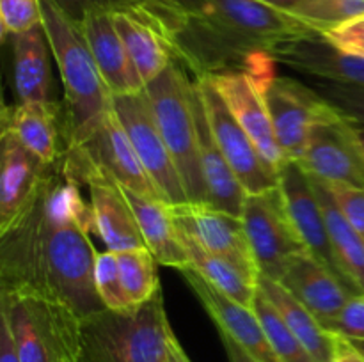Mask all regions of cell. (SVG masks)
Masks as SVG:
<instances>
[{
	"mask_svg": "<svg viewBox=\"0 0 364 362\" xmlns=\"http://www.w3.org/2000/svg\"><path fill=\"white\" fill-rule=\"evenodd\" d=\"M64 156L46 170L21 215L0 233V291H32L70 305L82 319L107 309L95 286L91 204Z\"/></svg>",
	"mask_w": 364,
	"mask_h": 362,
	"instance_id": "1",
	"label": "cell"
},
{
	"mask_svg": "<svg viewBox=\"0 0 364 362\" xmlns=\"http://www.w3.org/2000/svg\"><path fill=\"white\" fill-rule=\"evenodd\" d=\"M201 14L183 16L171 28L176 59L196 78L244 71L265 85L276 77L272 52L318 32L290 11L262 0H206Z\"/></svg>",
	"mask_w": 364,
	"mask_h": 362,
	"instance_id": "2",
	"label": "cell"
},
{
	"mask_svg": "<svg viewBox=\"0 0 364 362\" xmlns=\"http://www.w3.org/2000/svg\"><path fill=\"white\" fill-rule=\"evenodd\" d=\"M43 27L59 66L64 87V151L84 146L105 123L114 96L92 57L80 23L52 0H41Z\"/></svg>",
	"mask_w": 364,
	"mask_h": 362,
	"instance_id": "3",
	"label": "cell"
},
{
	"mask_svg": "<svg viewBox=\"0 0 364 362\" xmlns=\"http://www.w3.org/2000/svg\"><path fill=\"white\" fill-rule=\"evenodd\" d=\"M173 332L162 291L128 311H103L82 323L78 362H167Z\"/></svg>",
	"mask_w": 364,
	"mask_h": 362,
	"instance_id": "4",
	"label": "cell"
},
{
	"mask_svg": "<svg viewBox=\"0 0 364 362\" xmlns=\"http://www.w3.org/2000/svg\"><path fill=\"white\" fill-rule=\"evenodd\" d=\"M0 318L21 362H78L84 319L64 302L32 291H0Z\"/></svg>",
	"mask_w": 364,
	"mask_h": 362,
	"instance_id": "5",
	"label": "cell"
},
{
	"mask_svg": "<svg viewBox=\"0 0 364 362\" xmlns=\"http://www.w3.org/2000/svg\"><path fill=\"white\" fill-rule=\"evenodd\" d=\"M144 91L160 135L183 181L188 202L208 204L194 116V80L174 60L162 75L146 85Z\"/></svg>",
	"mask_w": 364,
	"mask_h": 362,
	"instance_id": "6",
	"label": "cell"
},
{
	"mask_svg": "<svg viewBox=\"0 0 364 362\" xmlns=\"http://www.w3.org/2000/svg\"><path fill=\"white\" fill-rule=\"evenodd\" d=\"M242 222L259 275L281 280L287 263L294 256L308 252L291 222L281 187L247 195Z\"/></svg>",
	"mask_w": 364,
	"mask_h": 362,
	"instance_id": "7",
	"label": "cell"
},
{
	"mask_svg": "<svg viewBox=\"0 0 364 362\" xmlns=\"http://www.w3.org/2000/svg\"><path fill=\"white\" fill-rule=\"evenodd\" d=\"M263 96L287 162H299L304 156L309 135L316 124L340 116L311 84L297 78L276 75L263 87Z\"/></svg>",
	"mask_w": 364,
	"mask_h": 362,
	"instance_id": "8",
	"label": "cell"
},
{
	"mask_svg": "<svg viewBox=\"0 0 364 362\" xmlns=\"http://www.w3.org/2000/svg\"><path fill=\"white\" fill-rule=\"evenodd\" d=\"M194 82L201 94L206 119L217 146L247 195L279 187V172L263 158L255 142L235 119L230 106L213 85L210 75L194 78Z\"/></svg>",
	"mask_w": 364,
	"mask_h": 362,
	"instance_id": "9",
	"label": "cell"
},
{
	"mask_svg": "<svg viewBox=\"0 0 364 362\" xmlns=\"http://www.w3.org/2000/svg\"><path fill=\"white\" fill-rule=\"evenodd\" d=\"M112 106L160 197L171 206L188 202L183 181L160 135L146 91L137 94L114 96Z\"/></svg>",
	"mask_w": 364,
	"mask_h": 362,
	"instance_id": "10",
	"label": "cell"
},
{
	"mask_svg": "<svg viewBox=\"0 0 364 362\" xmlns=\"http://www.w3.org/2000/svg\"><path fill=\"white\" fill-rule=\"evenodd\" d=\"M64 165L77 183L87 185L95 231L107 245V251L119 252L146 247L123 187L103 170L73 162L66 158V155H64Z\"/></svg>",
	"mask_w": 364,
	"mask_h": 362,
	"instance_id": "11",
	"label": "cell"
},
{
	"mask_svg": "<svg viewBox=\"0 0 364 362\" xmlns=\"http://www.w3.org/2000/svg\"><path fill=\"white\" fill-rule=\"evenodd\" d=\"M299 165L331 185L364 188V153L354 124L341 116L313 128Z\"/></svg>",
	"mask_w": 364,
	"mask_h": 362,
	"instance_id": "12",
	"label": "cell"
},
{
	"mask_svg": "<svg viewBox=\"0 0 364 362\" xmlns=\"http://www.w3.org/2000/svg\"><path fill=\"white\" fill-rule=\"evenodd\" d=\"M171 212L176 226L187 231L203 248L230 261L258 283L259 270L242 216L198 202L171 206Z\"/></svg>",
	"mask_w": 364,
	"mask_h": 362,
	"instance_id": "13",
	"label": "cell"
},
{
	"mask_svg": "<svg viewBox=\"0 0 364 362\" xmlns=\"http://www.w3.org/2000/svg\"><path fill=\"white\" fill-rule=\"evenodd\" d=\"M279 187L283 190L291 222L309 254L326 265L352 293L363 295L338 265L326 216H323L322 206H320L318 195L313 188L309 174L299 165V162H287L279 172Z\"/></svg>",
	"mask_w": 364,
	"mask_h": 362,
	"instance_id": "14",
	"label": "cell"
},
{
	"mask_svg": "<svg viewBox=\"0 0 364 362\" xmlns=\"http://www.w3.org/2000/svg\"><path fill=\"white\" fill-rule=\"evenodd\" d=\"M66 158L73 162L96 167L109 176H112L123 187L146 195V197L162 199L153 185L151 177L146 172L144 165L139 160L123 124L117 119L114 106L107 116L95 137L89 138L84 146L64 151ZM164 201V199H162Z\"/></svg>",
	"mask_w": 364,
	"mask_h": 362,
	"instance_id": "15",
	"label": "cell"
},
{
	"mask_svg": "<svg viewBox=\"0 0 364 362\" xmlns=\"http://www.w3.org/2000/svg\"><path fill=\"white\" fill-rule=\"evenodd\" d=\"M112 20L146 85L178 60L171 38V27L176 20L151 6L116 11Z\"/></svg>",
	"mask_w": 364,
	"mask_h": 362,
	"instance_id": "16",
	"label": "cell"
},
{
	"mask_svg": "<svg viewBox=\"0 0 364 362\" xmlns=\"http://www.w3.org/2000/svg\"><path fill=\"white\" fill-rule=\"evenodd\" d=\"M213 85L223 96L231 114L238 121L245 133L249 135L263 158L281 172L287 163L283 151L277 144L276 131H274L272 117L267 106L263 87L255 78L244 71H231V73L210 75Z\"/></svg>",
	"mask_w": 364,
	"mask_h": 362,
	"instance_id": "17",
	"label": "cell"
},
{
	"mask_svg": "<svg viewBox=\"0 0 364 362\" xmlns=\"http://www.w3.org/2000/svg\"><path fill=\"white\" fill-rule=\"evenodd\" d=\"M181 275L199 298L210 318L213 319L217 330L233 337L245 351H249L259 362H279L262 322L251 307H245L235 302L233 298L226 297L223 291L206 283L191 266L181 270Z\"/></svg>",
	"mask_w": 364,
	"mask_h": 362,
	"instance_id": "18",
	"label": "cell"
},
{
	"mask_svg": "<svg viewBox=\"0 0 364 362\" xmlns=\"http://www.w3.org/2000/svg\"><path fill=\"white\" fill-rule=\"evenodd\" d=\"M277 64L311 77V80L364 85V57L331 45L322 34L283 43L272 52Z\"/></svg>",
	"mask_w": 364,
	"mask_h": 362,
	"instance_id": "19",
	"label": "cell"
},
{
	"mask_svg": "<svg viewBox=\"0 0 364 362\" xmlns=\"http://www.w3.org/2000/svg\"><path fill=\"white\" fill-rule=\"evenodd\" d=\"M277 283L304 304L322 325L331 322L350 297H354V293L309 252L294 256Z\"/></svg>",
	"mask_w": 364,
	"mask_h": 362,
	"instance_id": "20",
	"label": "cell"
},
{
	"mask_svg": "<svg viewBox=\"0 0 364 362\" xmlns=\"http://www.w3.org/2000/svg\"><path fill=\"white\" fill-rule=\"evenodd\" d=\"M92 57L112 96L137 94L146 89L116 25L112 13L95 11L82 23Z\"/></svg>",
	"mask_w": 364,
	"mask_h": 362,
	"instance_id": "21",
	"label": "cell"
},
{
	"mask_svg": "<svg viewBox=\"0 0 364 362\" xmlns=\"http://www.w3.org/2000/svg\"><path fill=\"white\" fill-rule=\"evenodd\" d=\"M50 165L28 151L11 131L2 130L0 233L21 215L41 187Z\"/></svg>",
	"mask_w": 364,
	"mask_h": 362,
	"instance_id": "22",
	"label": "cell"
},
{
	"mask_svg": "<svg viewBox=\"0 0 364 362\" xmlns=\"http://www.w3.org/2000/svg\"><path fill=\"white\" fill-rule=\"evenodd\" d=\"M2 130L16 135L18 141L43 163L52 165L64 156L60 105L48 103H18L4 106Z\"/></svg>",
	"mask_w": 364,
	"mask_h": 362,
	"instance_id": "23",
	"label": "cell"
},
{
	"mask_svg": "<svg viewBox=\"0 0 364 362\" xmlns=\"http://www.w3.org/2000/svg\"><path fill=\"white\" fill-rule=\"evenodd\" d=\"M194 116L196 126H198L199 158H201L203 176H205L206 192H208V204L220 209V212L231 213L235 216H242L247 192L240 185L238 177L235 176L233 169H231L220 148L217 146L215 137H213L212 130H210L205 106H203V99L198 87H196V82Z\"/></svg>",
	"mask_w": 364,
	"mask_h": 362,
	"instance_id": "24",
	"label": "cell"
},
{
	"mask_svg": "<svg viewBox=\"0 0 364 362\" xmlns=\"http://www.w3.org/2000/svg\"><path fill=\"white\" fill-rule=\"evenodd\" d=\"M123 190L134 209L146 247L151 251L156 261L164 266L180 270V272L183 268H188L191 261L181 245L171 204H167L162 199L146 197L127 187H123Z\"/></svg>",
	"mask_w": 364,
	"mask_h": 362,
	"instance_id": "25",
	"label": "cell"
},
{
	"mask_svg": "<svg viewBox=\"0 0 364 362\" xmlns=\"http://www.w3.org/2000/svg\"><path fill=\"white\" fill-rule=\"evenodd\" d=\"M13 64L14 87L20 103H48L52 87V71H50L48 35L45 27L25 31L13 35Z\"/></svg>",
	"mask_w": 364,
	"mask_h": 362,
	"instance_id": "26",
	"label": "cell"
},
{
	"mask_svg": "<svg viewBox=\"0 0 364 362\" xmlns=\"http://www.w3.org/2000/svg\"><path fill=\"white\" fill-rule=\"evenodd\" d=\"M258 290L277 309L291 332L316 362H336L338 336L331 334L315 314L277 280L259 275Z\"/></svg>",
	"mask_w": 364,
	"mask_h": 362,
	"instance_id": "27",
	"label": "cell"
},
{
	"mask_svg": "<svg viewBox=\"0 0 364 362\" xmlns=\"http://www.w3.org/2000/svg\"><path fill=\"white\" fill-rule=\"evenodd\" d=\"M309 177H311V185L318 195L320 206L326 216L338 265L350 279V283L364 293V240L343 215L329 185L311 174Z\"/></svg>",
	"mask_w": 364,
	"mask_h": 362,
	"instance_id": "28",
	"label": "cell"
},
{
	"mask_svg": "<svg viewBox=\"0 0 364 362\" xmlns=\"http://www.w3.org/2000/svg\"><path fill=\"white\" fill-rule=\"evenodd\" d=\"M178 233H180L181 245H183L185 252H187L188 261H191V268L196 270L206 283H210L217 290L223 291L226 297L233 298L238 304L252 309L255 298L258 295V283L245 275L242 270L231 265L230 261L203 248L181 227H178Z\"/></svg>",
	"mask_w": 364,
	"mask_h": 362,
	"instance_id": "29",
	"label": "cell"
},
{
	"mask_svg": "<svg viewBox=\"0 0 364 362\" xmlns=\"http://www.w3.org/2000/svg\"><path fill=\"white\" fill-rule=\"evenodd\" d=\"M119 261L121 280L124 291L134 305L146 304L151 300L160 290L159 273H156V259L148 247L128 248L116 252Z\"/></svg>",
	"mask_w": 364,
	"mask_h": 362,
	"instance_id": "30",
	"label": "cell"
},
{
	"mask_svg": "<svg viewBox=\"0 0 364 362\" xmlns=\"http://www.w3.org/2000/svg\"><path fill=\"white\" fill-rule=\"evenodd\" d=\"M252 311L262 322L279 362H316L311 353L306 350L304 344L297 339V336L291 332L283 316L277 312V309L259 290L255 298V304H252Z\"/></svg>",
	"mask_w": 364,
	"mask_h": 362,
	"instance_id": "31",
	"label": "cell"
},
{
	"mask_svg": "<svg viewBox=\"0 0 364 362\" xmlns=\"http://www.w3.org/2000/svg\"><path fill=\"white\" fill-rule=\"evenodd\" d=\"M295 14L323 34L345 21L364 16V0H306Z\"/></svg>",
	"mask_w": 364,
	"mask_h": 362,
	"instance_id": "32",
	"label": "cell"
},
{
	"mask_svg": "<svg viewBox=\"0 0 364 362\" xmlns=\"http://www.w3.org/2000/svg\"><path fill=\"white\" fill-rule=\"evenodd\" d=\"M95 286L100 300L110 311H128L135 307L124 291L116 252H98L95 265Z\"/></svg>",
	"mask_w": 364,
	"mask_h": 362,
	"instance_id": "33",
	"label": "cell"
},
{
	"mask_svg": "<svg viewBox=\"0 0 364 362\" xmlns=\"http://www.w3.org/2000/svg\"><path fill=\"white\" fill-rule=\"evenodd\" d=\"M311 87L354 126H364V85L311 80Z\"/></svg>",
	"mask_w": 364,
	"mask_h": 362,
	"instance_id": "34",
	"label": "cell"
},
{
	"mask_svg": "<svg viewBox=\"0 0 364 362\" xmlns=\"http://www.w3.org/2000/svg\"><path fill=\"white\" fill-rule=\"evenodd\" d=\"M2 39L16 35L43 23L41 0H0Z\"/></svg>",
	"mask_w": 364,
	"mask_h": 362,
	"instance_id": "35",
	"label": "cell"
},
{
	"mask_svg": "<svg viewBox=\"0 0 364 362\" xmlns=\"http://www.w3.org/2000/svg\"><path fill=\"white\" fill-rule=\"evenodd\" d=\"M323 327L345 339H364V293L350 297L345 307Z\"/></svg>",
	"mask_w": 364,
	"mask_h": 362,
	"instance_id": "36",
	"label": "cell"
},
{
	"mask_svg": "<svg viewBox=\"0 0 364 362\" xmlns=\"http://www.w3.org/2000/svg\"><path fill=\"white\" fill-rule=\"evenodd\" d=\"M68 18L77 23H84L85 16L95 11L116 13L121 9H130L135 6H151L148 0H52ZM153 7V6H151Z\"/></svg>",
	"mask_w": 364,
	"mask_h": 362,
	"instance_id": "37",
	"label": "cell"
},
{
	"mask_svg": "<svg viewBox=\"0 0 364 362\" xmlns=\"http://www.w3.org/2000/svg\"><path fill=\"white\" fill-rule=\"evenodd\" d=\"M322 35L341 52L364 57V16L329 28Z\"/></svg>",
	"mask_w": 364,
	"mask_h": 362,
	"instance_id": "38",
	"label": "cell"
},
{
	"mask_svg": "<svg viewBox=\"0 0 364 362\" xmlns=\"http://www.w3.org/2000/svg\"><path fill=\"white\" fill-rule=\"evenodd\" d=\"M327 183V181H326ZM338 206L364 240V188H352L345 185H331Z\"/></svg>",
	"mask_w": 364,
	"mask_h": 362,
	"instance_id": "39",
	"label": "cell"
},
{
	"mask_svg": "<svg viewBox=\"0 0 364 362\" xmlns=\"http://www.w3.org/2000/svg\"><path fill=\"white\" fill-rule=\"evenodd\" d=\"M156 11L167 14L169 18L191 16V14H201L206 9V0H148Z\"/></svg>",
	"mask_w": 364,
	"mask_h": 362,
	"instance_id": "40",
	"label": "cell"
},
{
	"mask_svg": "<svg viewBox=\"0 0 364 362\" xmlns=\"http://www.w3.org/2000/svg\"><path fill=\"white\" fill-rule=\"evenodd\" d=\"M0 362H21L13 334L4 318H0Z\"/></svg>",
	"mask_w": 364,
	"mask_h": 362,
	"instance_id": "41",
	"label": "cell"
},
{
	"mask_svg": "<svg viewBox=\"0 0 364 362\" xmlns=\"http://www.w3.org/2000/svg\"><path fill=\"white\" fill-rule=\"evenodd\" d=\"M219 336H220V341H223L224 350H226V355L228 358H230V362H259L258 358L252 357L249 351H245L244 348H242L231 336L220 332V330H219Z\"/></svg>",
	"mask_w": 364,
	"mask_h": 362,
	"instance_id": "42",
	"label": "cell"
},
{
	"mask_svg": "<svg viewBox=\"0 0 364 362\" xmlns=\"http://www.w3.org/2000/svg\"><path fill=\"white\" fill-rule=\"evenodd\" d=\"M336 362H364V357L348 343V339L338 336L336 341Z\"/></svg>",
	"mask_w": 364,
	"mask_h": 362,
	"instance_id": "43",
	"label": "cell"
},
{
	"mask_svg": "<svg viewBox=\"0 0 364 362\" xmlns=\"http://www.w3.org/2000/svg\"><path fill=\"white\" fill-rule=\"evenodd\" d=\"M167 362H191L185 350L181 348L180 341L176 339L174 332L169 336V346H167Z\"/></svg>",
	"mask_w": 364,
	"mask_h": 362,
	"instance_id": "44",
	"label": "cell"
},
{
	"mask_svg": "<svg viewBox=\"0 0 364 362\" xmlns=\"http://www.w3.org/2000/svg\"><path fill=\"white\" fill-rule=\"evenodd\" d=\"M262 2H267V4H270V6H276V7H279V9L290 11V13L295 14V11H297L299 7L306 2V0H262Z\"/></svg>",
	"mask_w": 364,
	"mask_h": 362,
	"instance_id": "45",
	"label": "cell"
},
{
	"mask_svg": "<svg viewBox=\"0 0 364 362\" xmlns=\"http://www.w3.org/2000/svg\"><path fill=\"white\" fill-rule=\"evenodd\" d=\"M348 343H350L352 346H354L355 350H358L364 357V339H348Z\"/></svg>",
	"mask_w": 364,
	"mask_h": 362,
	"instance_id": "46",
	"label": "cell"
},
{
	"mask_svg": "<svg viewBox=\"0 0 364 362\" xmlns=\"http://www.w3.org/2000/svg\"><path fill=\"white\" fill-rule=\"evenodd\" d=\"M355 128V135L359 138V144H361L363 153H364V126H354Z\"/></svg>",
	"mask_w": 364,
	"mask_h": 362,
	"instance_id": "47",
	"label": "cell"
}]
</instances>
